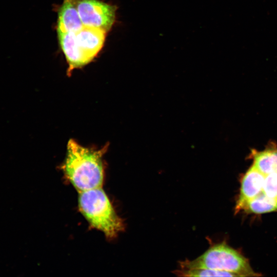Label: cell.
I'll return each instance as SVG.
<instances>
[{
    "instance_id": "2",
    "label": "cell",
    "mask_w": 277,
    "mask_h": 277,
    "mask_svg": "<svg viewBox=\"0 0 277 277\" xmlns=\"http://www.w3.org/2000/svg\"><path fill=\"white\" fill-rule=\"evenodd\" d=\"M78 205L88 222L108 238H113L123 228L107 195L101 188L79 192Z\"/></svg>"
},
{
    "instance_id": "5",
    "label": "cell",
    "mask_w": 277,
    "mask_h": 277,
    "mask_svg": "<svg viewBox=\"0 0 277 277\" xmlns=\"http://www.w3.org/2000/svg\"><path fill=\"white\" fill-rule=\"evenodd\" d=\"M106 32L100 29L84 26L73 34V46L83 66L91 62L100 51Z\"/></svg>"
},
{
    "instance_id": "4",
    "label": "cell",
    "mask_w": 277,
    "mask_h": 277,
    "mask_svg": "<svg viewBox=\"0 0 277 277\" xmlns=\"http://www.w3.org/2000/svg\"><path fill=\"white\" fill-rule=\"evenodd\" d=\"M76 8L85 26L109 31L114 23L116 6L98 0H75Z\"/></svg>"
},
{
    "instance_id": "10",
    "label": "cell",
    "mask_w": 277,
    "mask_h": 277,
    "mask_svg": "<svg viewBox=\"0 0 277 277\" xmlns=\"http://www.w3.org/2000/svg\"><path fill=\"white\" fill-rule=\"evenodd\" d=\"M174 273L179 276H240L230 272L204 268H180Z\"/></svg>"
},
{
    "instance_id": "1",
    "label": "cell",
    "mask_w": 277,
    "mask_h": 277,
    "mask_svg": "<svg viewBox=\"0 0 277 277\" xmlns=\"http://www.w3.org/2000/svg\"><path fill=\"white\" fill-rule=\"evenodd\" d=\"M108 147L107 144L96 149L84 147L73 139L68 141L62 168L79 192L101 187L104 174L103 157Z\"/></svg>"
},
{
    "instance_id": "6",
    "label": "cell",
    "mask_w": 277,
    "mask_h": 277,
    "mask_svg": "<svg viewBox=\"0 0 277 277\" xmlns=\"http://www.w3.org/2000/svg\"><path fill=\"white\" fill-rule=\"evenodd\" d=\"M265 175L253 165L247 170L241 180L240 194L236 201L235 212L240 211L248 201L263 191Z\"/></svg>"
},
{
    "instance_id": "11",
    "label": "cell",
    "mask_w": 277,
    "mask_h": 277,
    "mask_svg": "<svg viewBox=\"0 0 277 277\" xmlns=\"http://www.w3.org/2000/svg\"><path fill=\"white\" fill-rule=\"evenodd\" d=\"M263 192L272 198H277V172L265 175Z\"/></svg>"
},
{
    "instance_id": "3",
    "label": "cell",
    "mask_w": 277,
    "mask_h": 277,
    "mask_svg": "<svg viewBox=\"0 0 277 277\" xmlns=\"http://www.w3.org/2000/svg\"><path fill=\"white\" fill-rule=\"evenodd\" d=\"M180 268H204L225 271L240 276L260 275L254 272L248 260L225 242L212 244L201 256L193 260L180 262Z\"/></svg>"
},
{
    "instance_id": "7",
    "label": "cell",
    "mask_w": 277,
    "mask_h": 277,
    "mask_svg": "<svg viewBox=\"0 0 277 277\" xmlns=\"http://www.w3.org/2000/svg\"><path fill=\"white\" fill-rule=\"evenodd\" d=\"M84 26L76 8L75 0H64L58 10L57 32H76Z\"/></svg>"
},
{
    "instance_id": "8",
    "label": "cell",
    "mask_w": 277,
    "mask_h": 277,
    "mask_svg": "<svg viewBox=\"0 0 277 277\" xmlns=\"http://www.w3.org/2000/svg\"><path fill=\"white\" fill-rule=\"evenodd\" d=\"M250 158L252 165L265 175L277 172V147L271 146L261 151L252 149Z\"/></svg>"
},
{
    "instance_id": "9",
    "label": "cell",
    "mask_w": 277,
    "mask_h": 277,
    "mask_svg": "<svg viewBox=\"0 0 277 277\" xmlns=\"http://www.w3.org/2000/svg\"><path fill=\"white\" fill-rule=\"evenodd\" d=\"M247 213L262 214L277 211V198L267 196L263 191L246 202L241 208Z\"/></svg>"
}]
</instances>
